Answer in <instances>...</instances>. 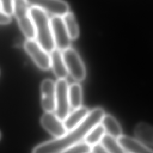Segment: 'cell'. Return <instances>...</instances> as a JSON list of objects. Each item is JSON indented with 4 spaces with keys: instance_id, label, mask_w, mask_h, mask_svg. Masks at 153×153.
<instances>
[{
    "instance_id": "cell-8",
    "label": "cell",
    "mask_w": 153,
    "mask_h": 153,
    "mask_svg": "<svg viewBox=\"0 0 153 153\" xmlns=\"http://www.w3.org/2000/svg\"><path fill=\"white\" fill-rule=\"evenodd\" d=\"M28 5L38 8L53 16L63 17L69 12V6L63 0H26Z\"/></svg>"
},
{
    "instance_id": "cell-5",
    "label": "cell",
    "mask_w": 153,
    "mask_h": 153,
    "mask_svg": "<svg viewBox=\"0 0 153 153\" xmlns=\"http://www.w3.org/2000/svg\"><path fill=\"white\" fill-rule=\"evenodd\" d=\"M56 84L55 114L63 121L69 113L68 84L65 79H58Z\"/></svg>"
},
{
    "instance_id": "cell-7",
    "label": "cell",
    "mask_w": 153,
    "mask_h": 153,
    "mask_svg": "<svg viewBox=\"0 0 153 153\" xmlns=\"http://www.w3.org/2000/svg\"><path fill=\"white\" fill-rule=\"evenodd\" d=\"M50 22L56 48L63 51L71 47V39L67 32L62 17L53 16Z\"/></svg>"
},
{
    "instance_id": "cell-25",
    "label": "cell",
    "mask_w": 153,
    "mask_h": 153,
    "mask_svg": "<svg viewBox=\"0 0 153 153\" xmlns=\"http://www.w3.org/2000/svg\"><path fill=\"white\" fill-rule=\"evenodd\" d=\"M0 8H1V5H0Z\"/></svg>"
},
{
    "instance_id": "cell-14",
    "label": "cell",
    "mask_w": 153,
    "mask_h": 153,
    "mask_svg": "<svg viewBox=\"0 0 153 153\" xmlns=\"http://www.w3.org/2000/svg\"><path fill=\"white\" fill-rule=\"evenodd\" d=\"M88 112L89 111L87 108L81 106L69 113L63 121L66 130H70L79 125L85 119Z\"/></svg>"
},
{
    "instance_id": "cell-15",
    "label": "cell",
    "mask_w": 153,
    "mask_h": 153,
    "mask_svg": "<svg viewBox=\"0 0 153 153\" xmlns=\"http://www.w3.org/2000/svg\"><path fill=\"white\" fill-rule=\"evenodd\" d=\"M100 123L103 126L106 134L117 139L122 135V130L120 125L111 115L105 114Z\"/></svg>"
},
{
    "instance_id": "cell-13",
    "label": "cell",
    "mask_w": 153,
    "mask_h": 153,
    "mask_svg": "<svg viewBox=\"0 0 153 153\" xmlns=\"http://www.w3.org/2000/svg\"><path fill=\"white\" fill-rule=\"evenodd\" d=\"M134 133L136 140L152 149L153 135L151 125L145 122L139 123L135 127Z\"/></svg>"
},
{
    "instance_id": "cell-16",
    "label": "cell",
    "mask_w": 153,
    "mask_h": 153,
    "mask_svg": "<svg viewBox=\"0 0 153 153\" xmlns=\"http://www.w3.org/2000/svg\"><path fill=\"white\" fill-rule=\"evenodd\" d=\"M68 99L70 108L75 109L82 106V87L79 83L75 82L68 86Z\"/></svg>"
},
{
    "instance_id": "cell-21",
    "label": "cell",
    "mask_w": 153,
    "mask_h": 153,
    "mask_svg": "<svg viewBox=\"0 0 153 153\" xmlns=\"http://www.w3.org/2000/svg\"><path fill=\"white\" fill-rule=\"evenodd\" d=\"M14 0H0L1 10L11 16L13 14Z\"/></svg>"
},
{
    "instance_id": "cell-24",
    "label": "cell",
    "mask_w": 153,
    "mask_h": 153,
    "mask_svg": "<svg viewBox=\"0 0 153 153\" xmlns=\"http://www.w3.org/2000/svg\"><path fill=\"white\" fill-rule=\"evenodd\" d=\"M0 138H1V133H0Z\"/></svg>"
},
{
    "instance_id": "cell-10",
    "label": "cell",
    "mask_w": 153,
    "mask_h": 153,
    "mask_svg": "<svg viewBox=\"0 0 153 153\" xmlns=\"http://www.w3.org/2000/svg\"><path fill=\"white\" fill-rule=\"evenodd\" d=\"M41 106L45 112H54L56 105V84L50 79L43 80L41 84Z\"/></svg>"
},
{
    "instance_id": "cell-6",
    "label": "cell",
    "mask_w": 153,
    "mask_h": 153,
    "mask_svg": "<svg viewBox=\"0 0 153 153\" xmlns=\"http://www.w3.org/2000/svg\"><path fill=\"white\" fill-rule=\"evenodd\" d=\"M24 48L41 70L47 71L50 69V54L39 44L35 39H27L24 43Z\"/></svg>"
},
{
    "instance_id": "cell-12",
    "label": "cell",
    "mask_w": 153,
    "mask_h": 153,
    "mask_svg": "<svg viewBox=\"0 0 153 153\" xmlns=\"http://www.w3.org/2000/svg\"><path fill=\"white\" fill-rule=\"evenodd\" d=\"M117 140L127 153H152V149L135 139L121 135Z\"/></svg>"
},
{
    "instance_id": "cell-19",
    "label": "cell",
    "mask_w": 153,
    "mask_h": 153,
    "mask_svg": "<svg viewBox=\"0 0 153 153\" xmlns=\"http://www.w3.org/2000/svg\"><path fill=\"white\" fill-rule=\"evenodd\" d=\"M100 142L109 153H126L117 139L106 133L103 135Z\"/></svg>"
},
{
    "instance_id": "cell-9",
    "label": "cell",
    "mask_w": 153,
    "mask_h": 153,
    "mask_svg": "<svg viewBox=\"0 0 153 153\" xmlns=\"http://www.w3.org/2000/svg\"><path fill=\"white\" fill-rule=\"evenodd\" d=\"M40 122L42 127L56 138L63 136L67 131L63 121L53 112H45L42 115Z\"/></svg>"
},
{
    "instance_id": "cell-20",
    "label": "cell",
    "mask_w": 153,
    "mask_h": 153,
    "mask_svg": "<svg viewBox=\"0 0 153 153\" xmlns=\"http://www.w3.org/2000/svg\"><path fill=\"white\" fill-rule=\"evenodd\" d=\"M91 146L86 142H78L74 144L60 153H90Z\"/></svg>"
},
{
    "instance_id": "cell-22",
    "label": "cell",
    "mask_w": 153,
    "mask_h": 153,
    "mask_svg": "<svg viewBox=\"0 0 153 153\" xmlns=\"http://www.w3.org/2000/svg\"><path fill=\"white\" fill-rule=\"evenodd\" d=\"M11 16L0 10V25H8L11 22Z\"/></svg>"
},
{
    "instance_id": "cell-3",
    "label": "cell",
    "mask_w": 153,
    "mask_h": 153,
    "mask_svg": "<svg viewBox=\"0 0 153 153\" xmlns=\"http://www.w3.org/2000/svg\"><path fill=\"white\" fill-rule=\"evenodd\" d=\"M13 14L25 37L27 39H35V27L26 0H14Z\"/></svg>"
},
{
    "instance_id": "cell-11",
    "label": "cell",
    "mask_w": 153,
    "mask_h": 153,
    "mask_svg": "<svg viewBox=\"0 0 153 153\" xmlns=\"http://www.w3.org/2000/svg\"><path fill=\"white\" fill-rule=\"evenodd\" d=\"M50 67L52 68L55 76L58 79H65L68 76V71L63 58L62 51L54 48L50 54Z\"/></svg>"
},
{
    "instance_id": "cell-4",
    "label": "cell",
    "mask_w": 153,
    "mask_h": 153,
    "mask_svg": "<svg viewBox=\"0 0 153 153\" xmlns=\"http://www.w3.org/2000/svg\"><path fill=\"white\" fill-rule=\"evenodd\" d=\"M62 54L68 73L74 80L82 81L85 77L86 72L78 53L74 48L69 47L63 51Z\"/></svg>"
},
{
    "instance_id": "cell-18",
    "label": "cell",
    "mask_w": 153,
    "mask_h": 153,
    "mask_svg": "<svg viewBox=\"0 0 153 153\" xmlns=\"http://www.w3.org/2000/svg\"><path fill=\"white\" fill-rule=\"evenodd\" d=\"M105 134L103 126L99 123L94 126L85 135L84 137L85 142L91 146L100 143L102 137Z\"/></svg>"
},
{
    "instance_id": "cell-23",
    "label": "cell",
    "mask_w": 153,
    "mask_h": 153,
    "mask_svg": "<svg viewBox=\"0 0 153 153\" xmlns=\"http://www.w3.org/2000/svg\"><path fill=\"white\" fill-rule=\"evenodd\" d=\"M91 153H109L100 143H97L91 146Z\"/></svg>"
},
{
    "instance_id": "cell-17",
    "label": "cell",
    "mask_w": 153,
    "mask_h": 153,
    "mask_svg": "<svg viewBox=\"0 0 153 153\" xmlns=\"http://www.w3.org/2000/svg\"><path fill=\"white\" fill-rule=\"evenodd\" d=\"M62 18L70 39L74 40L78 38L79 30L74 14L69 11L64 15Z\"/></svg>"
},
{
    "instance_id": "cell-1",
    "label": "cell",
    "mask_w": 153,
    "mask_h": 153,
    "mask_svg": "<svg viewBox=\"0 0 153 153\" xmlns=\"http://www.w3.org/2000/svg\"><path fill=\"white\" fill-rule=\"evenodd\" d=\"M104 115L105 111L102 108L93 109L76 127L67 131L61 137L37 145L33 148L32 153H60L66 148L80 142L94 126L100 123Z\"/></svg>"
},
{
    "instance_id": "cell-2",
    "label": "cell",
    "mask_w": 153,
    "mask_h": 153,
    "mask_svg": "<svg viewBox=\"0 0 153 153\" xmlns=\"http://www.w3.org/2000/svg\"><path fill=\"white\" fill-rule=\"evenodd\" d=\"M30 14L33 23L36 41L48 53L56 47L53 40L50 19L43 10L32 7Z\"/></svg>"
}]
</instances>
